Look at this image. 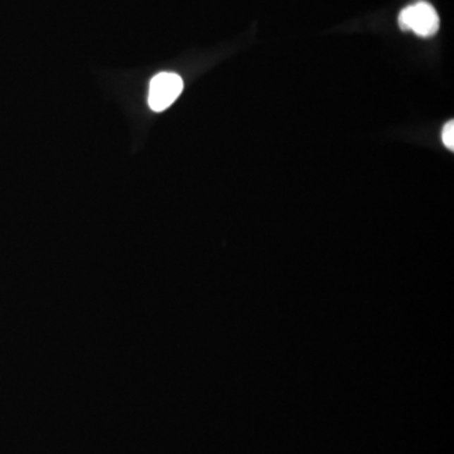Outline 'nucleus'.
I'll return each instance as SVG.
<instances>
[{
	"instance_id": "nucleus-3",
	"label": "nucleus",
	"mask_w": 454,
	"mask_h": 454,
	"mask_svg": "<svg viewBox=\"0 0 454 454\" xmlns=\"http://www.w3.org/2000/svg\"><path fill=\"white\" fill-rule=\"evenodd\" d=\"M443 144L446 145V148L449 150L454 149V123L453 121H448L446 126L443 128L442 133Z\"/></svg>"
},
{
	"instance_id": "nucleus-2",
	"label": "nucleus",
	"mask_w": 454,
	"mask_h": 454,
	"mask_svg": "<svg viewBox=\"0 0 454 454\" xmlns=\"http://www.w3.org/2000/svg\"><path fill=\"white\" fill-rule=\"evenodd\" d=\"M183 90V80L173 72H161L152 78L148 102L153 111H164Z\"/></svg>"
},
{
	"instance_id": "nucleus-1",
	"label": "nucleus",
	"mask_w": 454,
	"mask_h": 454,
	"mask_svg": "<svg viewBox=\"0 0 454 454\" xmlns=\"http://www.w3.org/2000/svg\"><path fill=\"white\" fill-rule=\"evenodd\" d=\"M401 30H412L420 37H431L439 30V16L428 1H417L407 6L399 14Z\"/></svg>"
}]
</instances>
